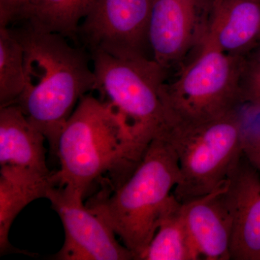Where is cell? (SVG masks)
Wrapping results in <instances>:
<instances>
[{
    "label": "cell",
    "instance_id": "obj_18",
    "mask_svg": "<svg viewBox=\"0 0 260 260\" xmlns=\"http://www.w3.org/2000/svg\"><path fill=\"white\" fill-rule=\"evenodd\" d=\"M243 102L260 111V65L246 59L242 83Z\"/></svg>",
    "mask_w": 260,
    "mask_h": 260
},
{
    "label": "cell",
    "instance_id": "obj_17",
    "mask_svg": "<svg viewBox=\"0 0 260 260\" xmlns=\"http://www.w3.org/2000/svg\"><path fill=\"white\" fill-rule=\"evenodd\" d=\"M24 87L23 44L13 28L0 25V108L15 104Z\"/></svg>",
    "mask_w": 260,
    "mask_h": 260
},
{
    "label": "cell",
    "instance_id": "obj_8",
    "mask_svg": "<svg viewBox=\"0 0 260 260\" xmlns=\"http://www.w3.org/2000/svg\"><path fill=\"white\" fill-rule=\"evenodd\" d=\"M47 199L59 215L64 231L58 260H132L134 254L116 239L101 217L84 205L81 195L64 186L51 188Z\"/></svg>",
    "mask_w": 260,
    "mask_h": 260
},
{
    "label": "cell",
    "instance_id": "obj_10",
    "mask_svg": "<svg viewBox=\"0 0 260 260\" xmlns=\"http://www.w3.org/2000/svg\"><path fill=\"white\" fill-rule=\"evenodd\" d=\"M233 220L231 259L260 260V174L244 154L226 180Z\"/></svg>",
    "mask_w": 260,
    "mask_h": 260
},
{
    "label": "cell",
    "instance_id": "obj_7",
    "mask_svg": "<svg viewBox=\"0 0 260 260\" xmlns=\"http://www.w3.org/2000/svg\"><path fill=\"white\" fill-rule=\"evenodd\" d=\"M151 0H94L78 35L90 50L153 59L148 40Z\"/></svg>",
    "mask_w": 260,
    "mask_h": 260
},
{
    "label": "cell",
    "instance_id": "obj_15",
    "mask_svg": "<svg viewBox=\"0 0 260 260\" xmlns=\"http://www.w3.org/2000/svg\"><path fill=\"white\" fill-rule=\"evenodd\" d=\"M200 259L181 213V203L174 196L151 242L138 260Z\"/></svg>",
    "mask_w": 260,
    "mask_h": 260
},
{
    "label": "cell",
    "instance_id": "obj_12",
    "mask_svg": "<svg viewBox=\"0 0 260 260\" xmlns=\"http://www.w3.org/2000/svg\"><path fill=\"white\" fill-rule=\"evenodd\" d=\"M204 42L244 56L260 42V0H213Z\"/></svg>",
    "mask_w": 260,
    "mask_h": 260
},
{
    "label": "cell",
    "instance_id": "obj_14",
    "mask_svg": "<svg viewBox=\"0 0 260 260\" xmlns=\"http://www.w3.org/2000/svg\"><path fill=\"white\" fill-rule=\"evenodd\" d=\"M45 140L18 106L0 108V167L14 166L49 174Z\"/></svg>",
    "mask_w": 260,
    "mask_h": 260
},
{
    "label": "cell",
    "instance_id": "obj_4",
    "mask_svg": "<svg viewBox=\"0 0 260 260\" xmlns=\"http://www.w3.org/2000/svg\"><path fill=\"white\" fill-rule=\"evenodd\" d=\"M242 116L237 110L200 123L168 121L162 132L175 151L179 179L173 194L185 203L226 181L243 155Z\"/></svg>",
    "mask_w": 260,
    "mask_h": 260
},
{
    "label": "cell",
    "instance_id": "obj_13",
    "mask_svg": "<svg viewBox=\"0 0 260 260\" xmlns=\"http://www.w3.org/2000/svg\"><path fill=\"white\" fill-rule=\"evenodd\" d=\"M58 186L56 172L44 174L25 168L3 166L0 169V253L16 250L9 233L15 219L34 200L47 198Z\"/></svg>",
    "mask_w": 260,
    "mask_h": 260
},
{
    "label": "cell",
    "instance_id": "obj_1",
    "mask_svg": "<svg viewBox=\"0 0 260 260\" xmlns=\"http://www.w3.org/2000/svg\"><path fill=\"white\" fill-rule=\"evenodd\" d=\"M149 145L137 139L107 103L86 94L59 137L58 186L83 198L99 182L114 189L134 172Z\"/></svg>",
    "mask_w": 260,
    "mask_h": 260
},
{
    "label": "cell",
    "instance_id": "obj_9",
    "mask_svg": "<svg viewBox=\"0 0 260 260\" xmlns=\"http://www.w3.org/2000/svg\"><path fill=\"white\" fill-rule=\"evenodd\" d=\"M213 0H151L148 40L154 61L164 69L201 47L209 29Z\"/></svg>",
    "mask_w": 260,
    "mask_h": 260
},
{
    "label": "cell",
    "instance_id": "obj_21",
    "mask_svg": "<svg viewBox=\"0 0 260 260\" xmlns=\"http://www.w3.org/2000/svg\"><path fill=\"white\" fill-rule=\"evenodd\" d=\"M251 60L254 61L256 64L260 65V42L257 46H256V49L255 52H254V55L251 58Z\"/></svg>",
    "mask_w": 260,
    "mask_h": 260
},
{
    "label": "cell",
    "instance_id": "obj_19",
    "mask_svg": "<svg viewBox=\"0 0 260 260\" xmlns=\"http://www.w3.org/2000/svg\"><path fill=\"white\" fill-rule=\"evenodd\" d=\"M36 0H0V25L10 26L23 20Z\"/></svg>",
    "mask_w": 260,
    "mask_h": 260
},
{
    "label": "cell",
    "instance_id": "obj_16",
    "mask_svg": "<svg viewBox=\"0 0 260 260\" xmlns=\"http://www.w3.org/2000/svg\"><path fill=\"white\" fill-rule=\"evenodd\" d=\"M94 0H36L23 21L42 31L60 34L67 39L78 37L80 25Z\"/></svg>",
    "mask_w": 260,
    "mask_h": 260
},
{
    "label": "cell",
    "instance_id": "obj_20",
    "mask_svg": "<svg viewBox=\"0 0 260 260\" xmlns=\"http://www.w3.org/2000/svg\"><path fill=\"white\" fill-rule=\"evenodd\" d=\"M242 150L246 159L260 172V126L248 127L243 123Z\"/></svg>",
    "mask_w": 260,
    "mask_h": 260
},
{
    "label": "cell",
    "instance_id": "obj_11",
    "mask_svg": "<svg viewBox=\"0 0 260 260\" xmlns=\"http://www.w3.org/2000/svg\"><path fill=\"white\" fill-rule=\"evenodd\" d=\"M225 191L226 181L209 194L181 203L188 232L201 259H231L233 220Z\"/></svg>",
    "mask_w": 260,
    "mask_h": 260
},
{
    "label": "cell",
    "instance_id": "obj_3",
    "mask_svg": "<svg viewBox=\"0 0 260 260\" xmlns=\"http://www.w3.org/2000/svg\"><path fill=\"white\" fill-rule=\"evenodd\" d=\"M179 179L177 155L162 135L152 140L138 167L114 189H101L87 207L139 259L151 242Z\"/></svg>",
    "mask_w": 260,
    "mask_h": 260
},
{
    "label": "cell",
    "instance_id": "obj_2",
    "mask_svg": "<svg viewBox=\"0 0 260 260\" xmlns=\"http://www.w3.org/2000/svg\"><path fill=\"white\" fill-rule=\"evenodd\" d=\"M13 30L23 44L25 64V87L15 104L44 135L56 155L67 121L80 99L95 89L93 68L83 50L60 34L25 23Z\"/></svg>",
    "mask_w": 260,
    "mask_h": 260
},
{
    "label": "cell",
    "instance_id": "obj_6",
    "mask_svg": "<svg viewBox=\"0 0 260 260\" xmlns=\"http://www.w3.org/2000/svg\"><path fill=\"white\" fill-rule=\"evenodd\" d=\"M246 60L203 42L180 76L162 85L169 121L204 122L237 110L244 102L241 83Z\"/></svg>",
    "mask_w": 260,
    "mask_h": 260
},
{
    "label": "cell",
    "instance_id": "obj_5",
    "mask_svg": "<svg viewBox=\"0 0 260 260\" xmlns=\"http://www.w3.org/2000/svg\"><path fill=\"white\" fill-rule=\"evenodd\" d=\"M90 54L95 78L94 90L137 139L150 144L167 126L161 96L167 70L147 58L116 57L103 51Z\"/></svg>",
    "mask_w": 260,
    "mask_h": 260
}]
</instances>
